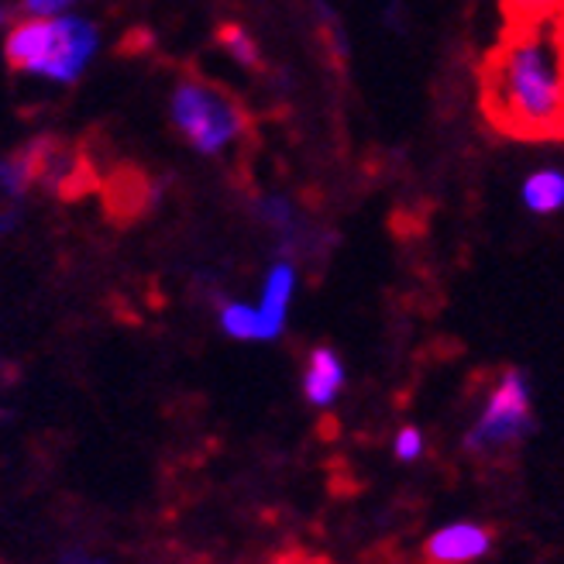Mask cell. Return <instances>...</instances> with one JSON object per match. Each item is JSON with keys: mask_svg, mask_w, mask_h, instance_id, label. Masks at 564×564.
Returning <instances> with one entry per match:
<instances>
[{"mask_svg": "<svg viewBox=\"0 0 564 564\" xmlns=\"http://www.w3.org/2000/svg\"><path fill=\"white\" fill-rule=\"evenodd\" d=\"M482 110L496 131L520 141L564 138V90L554 32L506 28L482 66Z\"/></svg>", "mask_w": 564, "mask_h": 564, "instance_id": "obj_1", "label": "cell"}, {"mask_svg": "<svg viewBox=\"0 0 564 564\" xmlns=\"http://www.w3.org/2000/svg\"><path fill=\"white\" fill-rule=\"evenodd\" d=\"M100 52V28L79 14H55V18H24L11 28L4 42V59L48 83L73 87V83L90 69Z\"/></svg>", "mask_w": 564, "mask_h": 564, "instance_id": "obj_2", "label": "cell"}, {"mask_svg": "<svg viewBox=\"0 0 564 564\" xmlns=\"http://www.w3.org/2000/svg\"><path fill=\"white\" fill-rule=\"evenodd\" d=\"M169 118L189 141V149L207 159L224 155L245 134V110L228 94L200 79L176 83L173 97H169Z\"/></svg>", "mask_w": 564, "mask_h": 564, "instance_id": "obj_3", "label": "cell"}, {"mask_svg": "<svg viewBox=\"0 0 564 564\" xmlns=\"http://www.w3.org/2000/svg\"><path fill=\"white\" fill-rule=\"evenodd\" d=\"M533 431V392L530 379L520 369H506L499 382L492 386L489 400L465 434V447L475 455H489L502 451L517 441H523Z\"/></svg>", "mask_w": 564, "mask_h": 564, "instance_id": "obj_4", "label": "cell"}, {"mask_svg": "<svg viewBox=\"0 0 564 564\" xmlns=\"http://www.w3.org/2000/svg\"><path fill=\"white\" fill-rule=\"evenodd\" d=\"M296 265L279 259L269 265L265 279H262V296L256 303L259 310V321H262V341H275L286 330V321H290V306H293V296H296Z\"/></svg>", "mask_w": 564, "mask_h": 564, "instance_id": "obj_5", "label": "cell"}, {"mask_svg": "<svg viewBox=\"0 0 564 564\" xmlns=\"http://www.w3.org/2000/svg\"><path fill=\"white\" fill-rule=\"evenodd\" d=\"M492 551V533L478 523H451L437 530L423 547L431 564H471Z\"/></svg>", "mask_w": 564, "mask_h": 564, "instance_id": "obj_6", "label": "cell"}, {"mask_svg": "<svg viewBox=\"0 0 564 564\" xmlns=\"http://www.w3.org/2000/svg\"><path fill=\"white\" fill-rule=\"evenodd\" d=\"M345 389V361L334 348H314L303 372V397L314 406H330Z\"/></svg>", "mask_w": 564, "mask_h": 564, "instance_id": "obj_7", "label": "cell"}, {"mask_svg": "<svg viewBox=\"0 0 564 564\" xmlns=\"http://www.w3.org/2000/svg\"><path fill=\"white\" fill-rule=\"evenodd\" d=\"M520 204L533 217H557L564 214V169L541 165L523 180Z\"/></svg>", "mask_w": 564, "mask_h": 564, "instance_id": "obj_8", "label": "cell"}, {"mask_svg": "<svg viewBox=\"0 0 564 564\" xmlns=\"http://www.w3.org/2000/svg\"><path fill=\"white\" fill-rule=\"evenodd\" d=\"M39 176V149H21L8 159H0V196L21 200L28 186Z\"/></svg>", "mask_w": 564, "mask_h": 564, "instance_id": "obj_9", "label": "cell"}, {"mask_svg": "<svg viewBox=\"0 0 564 564\" xmlns=\"http://www.w3.org/2000/svg\"><path fill=\"white\" fill-rule=\"evenodd\" d=\"M217 324L220 330L235 337V341H262V321L259 310L245 303V300H224L217 310Z\"/></svg>", "mask_w": 564, "mask_h": 564, "instance_id": "obj_10", "label": "cell"}, {"mask_svg": "<svg viewBox=\"0 0 564 564\" xmlns=\"http://www.w3.org/2000/svg\"><path fill=\"white\" fill-rule=\"evenodd\" d=\"M564 14V0H502L506 28H538Z\"/></svg>", "mask_w": 564, "mask_h": 564, "instance_id": "obj_11", "label": "cell"}, {"mask_svg": "<svg viewBox=\"0 0 564 564\" xmlns=\"http://www.w3.org/2000/svg\"><path fill=\"white\" fill-rule=\"evenodd\" d=\"M256 214L265 228H272L282 238H290L296 231V207L286 200V196H262L256 204Z\"/></svg>", "mask_w": 564, "mask_h": 564, "instance_id": "obj_12", "label": "cell"}, {"mask_svg": "<svg viewBox=\"0 0 564 564\" xmlns=\"http://www.w3.org/2000/svg\"><path fill=\"white\" fill-rule=\"evenodd\" d=\"M220 45L228 48V55L241 66H259V59H262L259 42L251 39V32H241V28H235V24L220 28Z\"/></svg>", "mask_w": 564, "mask_h": 564, "instance_id": "obj_13", "label": "cell"}, {"mask_svg": "<svg viewBox=\"0 0 564 564\" xmlns=\"http://www.w3.org/2000/svg\"><path fill=\"white\" fill-rule=\"evenodd\" d=\"M83 0H21V8L28 18H55V14H69Z\"/></svg>", "mask_w": 564, "mask_h": 564, "instance_id": "obj_14", "label": "cell"}, {"mask_svg": "<svg viewBox=\"0 0 564 564\" xmlns=\"http://www.w3.org/2000/svg\"><path fill=\"white\" fill-rule=\"evenodd\" d=\"M392 451H397L400 462H416L423 455V434L416 427H403L397 441H392Z\"/></svg>", "mask_w": 564, "mask_h": 564, "instance_id": "obj_15", "label": "cell"}, {"mask_svg": "<svg viewBox=\"0 0 564 564\" xmlns=\"http://www.w3.org/2000/svg\"><path fill=\"white\" fill-rule=\"evenodd\" d=\"M18 220H21V214H18V210H0V235L14 231V228H18Z\"/></svg>", "mask_w": 564, "mask_h": 564, "instance_id": "obj_16", "label": "cell"}, {"mask_svg": "<svg viewBox=\"0 0 564 564\" xmlns=\"http://www.w3.org/2000/svg\"><path fill=\"white\" fill-rule=\"evenodd\" d=\"M275 564H324L317 557H306V554H286V557H279Z\"/></svg>", "mask_w": 564, "mask_h": 564, "instance_id": "obj_17", "label": "cell"}, {"mask_svg": "<svg viewBox=\"0 0 564 564\" xmlns=\"http://www.w3.org/2000/svg\"><path fill=\"white\" fill-rule=\"evenodd\" d=\"M554 45H557V66H561V90H564V35L554 32Z\"/></svg>", "mask_w": 564, "mask_h": 564, "instance_id": "obj_18", "label": "cell"}, {"mask_svg": "<svg viewBox=\"0 0 564 564\" xmlns=\"http://www.w3.org/2000/svg\"><path fill=\"white\" fill-rule=\"evenodd\" d=\"M554 32H557V35H564V14H557V18H554Z\"/></svg>", "mask_w": 564, "mask_h": 564, "instance_id": "obj_19", "label": "cell"}, {"mask_svg": "<svg viewBox=\"0 0 564 564\" xmlns=\"http://www.w3.org/2000/svg\"><path fill=\"white\" fill-rule=\"evenodd\" d=\"M0 24H4V11H0Z\"/></svg>", "mask_w": 564, "mask_h": 564, "instance_id": "obj_20", "label": "cell"}]
</instances>
